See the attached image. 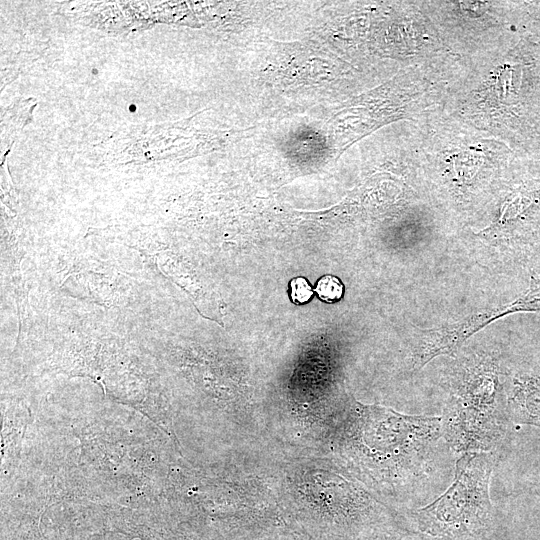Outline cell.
Returning a JSON list of instances; mask_svg holds the SVG:
<instances>
[{
  "label": "cell",
  "mask_w": 540,
  "mask_h": 540,
  "mask_svg": "<svg viewBox=\"0 0 540 540\" xmlns=\"http://www.w3.org/2000/svg\"><path fill=\"white\" fill-rule=\"evenodd\" d=\"M342 445L358 472L380 489L414 493L434 471L442 436L441 416L408 415L379 405L354 403Z\"/></svg>",
  "instance_id": "6da1fadb"
},
{
  "label": "cell",
  "mask_w": 540,
  "mask_h": 540,
  "mask_svg": "<svg viewBox=\"0 0 540 540\" xmlns=\"http://www.w3.org/2000/svg\"><path fill=\"white\" fill-rule=\"evenodd\" d=\"M291 299L295 304H304L310 300L313 295V291L303 277H297L291 280Z\"/></svg>",
  "instance_id": "8992f818"
},
{
  "label": "cell",
  "mask_w": 540,
  "mask_h": 540,
  "mask_svg": "<svg viewBox=\"0 0 540 540\" xmlns=\"http://www.w3.org/2000/svg\"><path fill=\"white\" fill-rule=\"evenodd\" d=\"M379 540H436L422 532L417 530L405 529L392 534L388 537L381 538Z\"/></svg>",
  "instance_id": "52a82bcc"
},
{
  "label": "cell",
  "mask_w": 540,
  "mask_h": 540,
  "mask_svg": "<svg viewBox=\"0 0 540 540\" xmlns=\"http://www.w3.org/2000/svg\"><path fill=\"white\" fill-rule=\"evenodd\" d=\"M490 452L463 453L452 484L432 503L413 510L415 530L436 540H487L494 529Z\"/></svg>",
  "instance_id": "3957f363"
},
{
  "label": "cell",
  "mask_w": 540,
  "mask_h": 540,
  "mask_svg": "<svg viewBox=\"0 0 540 540\" xmlns=\"http://www.w3.org/2000/svg\"><path fill=\"white\" fill-rule=\"evenodd\" d=\"M500 373L487 353L462 357L448 370L442 436L454 452H491L504 439L509 418Z\"/></svg>",
  "instance_id": "7a4b0ae2"
},
{
  "label": "cell",
  "mask_w": 540,
  "mask_h": 540,
  "mask_svg": "<svg viewBox=\"0 0 540 540\" xmlns=\"http://www.w3.org/2000/svg\"><path fill=\"white\" fill-rule=\"evenodd\" d=\"M527 491L540 498V469L532 472L526 479Z\"/></svg>",
  "instance_id": "ba28073f"
},
{
  "label": "cell",
  "mask_w": 540,
  "mask_h": 540,
  "mask_svg": "<svg viewBox=\"0 0 540 540\" xmlns=\"http://www.w3.org/2000/svg\"><path fill=\"white\" fill-rule=\"evenodd\" d=\"M537 6L539 7L537 11L540 12V5H537ZM539 14H540V13H539ZM537 19L540 20V15L537 17Z\"/></svg>",
  "instance_id": "9c48e42d"
},
{
  "label": "cell",
  "mask_w": 540,
  "mask_h": 540,
  "mask_svg": "<svg viewBox=\"0 0 540 540\" xmlns=\"http://www.w3.org/2000/svg\"><path fill=\"white\" fill-rule=\"evenodd\" d=\"M343 284L332 275L323 276L317 282L315 292L320 299L326 302H335L343 296Z\"/></svg>",
  "instance_id": "5b68a950"
},
{
  "label": "cell",
  "mask_w": 540,
  "mask_h": 540,
  "mask_svg": "<svg viewBox=\"0 0 540 540\" xmlns=\"http://www.w3.org/2000/svg\"><path fill=\"white\" fill-rule=\"evenodd\" d=\"M502 385L509 421L540 429V365L507 372Z\"/></svg>",
  "instance_id": "277c9868"
}]
</instances>
